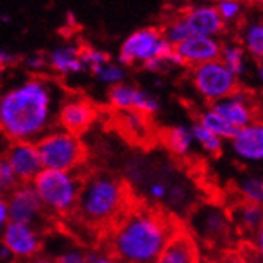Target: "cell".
Listing matches in <instances>:
<instances>
[{"instance_id": "d6986e66", "label": "cell", "mask_w": 263, "mask_h": 263, "mask_svg": "<svg viewBox=\"0 0 263 263\" xmlns=\"http://www.w3.org/2000/svg\"><path fill=\"white\" fill-rule=\"evenodd\" d=\"M233 140L235 152L248 159H263V123H255L240 129Z\"/></svg>"}, {"instance_id": "4fadbf2b", "label": "cell", "mask_w": 263, "mask_h": 263, "mask_svg": "<svg viewBox=\"0 0 263 263\" xmlns=\"http://www.w3.org/2000/svg\"><path fill=\"white\" fill-rule=\"evenodd\" d=\"M5 159L21 183H32L43 171L36 147L30 142H11L5 153Z\"/></svg>"}, {"instance_id": "f35d334b", "label": "cell", "mask_w": 263, "mask_h": 263, "mask_svg": "<svg viewBox=\"0 0 263 263\" xmlns=\"http://www.w3.org/2000/svg\"><path fill=\"white\" fill-rule=\"evenodd\" d=\"M0 261L2 263H14L16 261V258L13 257L10 249L2 241H0Z\"/></svg>"}, {"instance_id": "7bdbcfd3", "label": "cell", "mask_w": 263, "mask_h": 263, "mask_svg": "<svg viewBox=\"0 0 263 263\" xmlns=\"http://www.w3.org/2000/svg\"><path fill=\"white\" fill-rule=\"evenodd\" d=\"M199 263H216V261H214V258H211V260H210V258H205V260H203V258H200V261H199Z\"/></svg>"}, {"instance_id": "74e56055", "label": "cell", "mask_w": 263, "mask_h": 263, "mask_svg": "<svg viewBox=\"0 0 263 263\" xmlns=\"http://www.w3.org/2000/svg\"><path fill=\"white\" fill-rule=\"evenodd\" d=\"M10 222V216H8V205H7V199L0 197V233L5 229V226Z\"/></svg>"}, {"instance_id": "484cf974", "label": "cell", "mask_w": 263, "mask_h": 263, "mask_svg": "<svg viewBox=\"0 0 263 263\" xmlns=\"http://www.w3.org/2000/svg\"><path fill=\"white\" fill-rule=\"evenodd\" d=\"M21 184L5 158H0V197H8Z\"/></svg>"}, {"instance_id": "b9f144b4", "label": "cell", "mask_w": 263, "mask_h": 263, "mask_svg": "<svg viewBox=\"0 0 263 263\" xmlns=\"http://www.w3.org/2000/svg\"><path fill=\"white\" fill-rule=\"evenodd\" d=\"M0 19H2L4 22H10L11 21V17L8 14H2V16H0Z\"/></svg>"}, {"instance_id": "30bf717a", "label": "cell", "mask_w": 263, "mask_h": 263, "mask_svg": "<svg viewBox=\"0 0 263 263\" xmlns=\"http://www.w3.org/2000/svg\"><path fill=\"white\" fill-rule=\"evenodd\" d=\"M44 232L27 224L10 221L0 233L2 241L16 260H29L44 249Z\"/></svg>"}, {"instance_id": "e575fe53", "label": "cell", "mask_w": 263, "mask_h": 263, "mask_svg": "<svg viewBox=\"0 0 263 263\" xmlns=\"http://www.w3.org/2000/svg\"><path fill=\"white\" fill-rule=\"evenodd\" d=\"M87 263H117L104 251H90L87 255Z\"/></svg>"}, {"instance_id": "2e32d148", "label": "cell", "mask_w": 263, "mask_h": 263, "mask_svg": "<svg viewBox=\"0 0 263 263\" xmlns=\"http://www.w3.org/2000/svg\"><path fill=\"white\" fill-rule=\"evenodd\" d=\"M200 258L197 240L184 226L171 238L156 263H199Z\"/></svg>"}, {"instance_id": "ffe728a7", "label": "cell", "mask_w": 263, "mask_h": 263, "mask_svg": "<svg viewBox=\"0 0 263 263\" xmlns=\"http://www.w3.org/2000/svg\"><path fill=\"white\" fill-rule=\"evenodd\" d=\"M165 148L174 156L183 158L189 153L191 143H193V133L186 126H172L167 128L162 134Z\"/></svg>"}, {"instance_id": "7402d4cb", "label": "cell", "mask_w": 263, "mask_h": 263, "mask_svg": "<svg viewBox=\"0 0 263 263\" xmlns=\"http://www.w3.org/2000/svg\"><path fill=\"white\" fill-rule=\"evenodd\" d=\"M191 133H193V139L197 140L202 145V148L206 153H210L213 158H219L222 155V140H221V137H218L216 134H213L211 131H208L206 128H203L199 123L193 125Z\"/></svg>"}, {"instance_id": "ac0fdd59", "label": "cell", "mask_w": 263, "mask_h": 263, "mask_svg": "<svg viewBox=\"0 0 263 263\" xmlns=\"http://www.w3.org/2000/svg\"><path fill=\"white\" fill-rule=\"evenodd\" d=\"M47 68L62 76H73L85 73V66L81 59V47L73 44H65L55 47L46 55Z\"/></svg>"}, {"instance_id": "4dcf8cb0", "label": "cell", "mask_w": 263, "mask_h": 263, "mask_svg": "<svg viewBox=\"0 0 263 263\" xmlns=\"http://www.w3.org/2000/svg\"><path fill=\"white\" fill-rule=\"evenodd\" d=\"M216 10L221 16V19L224 21V24L230 22V21H238V24H240V14H241V5L238 2H227V0H224V2H219L216 5Z\"/></svg>"}, {"instance_id": "603a6c76", "label": "cell", "mask_w": 263, "mask_h": 263, "mask_svg": "<svg viewBox=\"0 0 263 263\" xmlns=\"http://www.w3.org/2000/svg\"><path fill=\"white\" fill-rule=\"evenodd\" d=\"M91 74L97 78L100 82L109 85V87H115L118 84H123L125 78H126V71L120 63H114L109 62L97 69L91 71Z\"/></svg>"}, {"instance_id": "8992f818", "label": "cell", "mask_w": 263, "mask_h": 263, "mask_svg": "<svg viewBox=\"0 0 263 263\" xmlns=\"http://www.w3.org/2000/svg\"><path fill=\"white\" fill-rule=\"evenodd\" d=\"M187 230L214 252H224L233 248L232 243V226L229 222L227 213L219 203L206 202L191 211Z\"/></svg>"}, {"instance_id": "7a4b0ae2", "label": "cell", "mask_w": 263, "mask_h": 263, "mask_svg": "<svg viewBox=\"0 0 263 263\" xmlns=\"http://www.w3.org/2000/svg\"><path fill=\"white\" fill-rule=\"evenodd\" d=\"M183 227L174 213L134 205L107 230L104 252L117 263H156L171 238Z\"/></svg>"}, {"instance_id": "6da1fadb", "label": "cell", "mask_w": 263, "mask_h": 263, "mask_svg": "<svg viewBox=\"0 0 263 263\" xmlns=\"http://www.w3.org/2000/svg\"><path fill=\"white\" fill-rule=\"evenodd\" d=\"M66 98L63 87L44 74H8L0 81V133L10 142L36 143L54 131Z\"/></svg>"}, {"instance_id": "60d3db41", "label": "cell", "mask_w": 263, "mask_h": 263, "mask_svg": "<svg viewBox=\"0 0 263 263\" xmlns=\"http://www.w3.org/2000/svg\"><path fill=\"white\" fill-rule=\"evenodd\" d=\"M258 71H260V78L263 79V59L258 60Z\"/></svg>"}, {"instance_id": "8d00e7d4", "label": "cell", "mask_w": 263, "mask_h": 263, "mask_svg": "<svg viewBox=\"0 0 263 263\" xmlns=\"http://www.w3.org/2000/svg\"><path fill=\"white\" fill-rule=\"evenodd\" d=\"M14 263H57L54 257H51L46 252H40L38 255L29 258V260H16Z\"/></svg>"}, {"instance_id": "f1b7e54d", "label": "cell", "mask_w": 263, "mask_h": 263, "mask_svg": "<svg viewBox=\"0 0 263 263\" xmlns=\"http://www.w3.org/2000/svg\"><path fill=\"white\" fill-rule=\"evenodd\" d=\"M246 44L248 49L258 59H263V22L254 24L246 33Z\"/></svg>"}, {"instance_id": "44dd1931", "label": "cell", "mask_w": 263, "mask_h": 263, "mask_svg": "<svg viewBox=\"0 0 263 263\" xmlns=\"http://www.w3.org/2000/svg\"><path fill=\"white\" fill-rule=\"evenodd\" d=\"M199 125H202L203 128H206L208 131H211L213 134H216L218 137H227V139H235L236 134L240 133V129H236L235 126H232L230 123H227L224 118H221L218 114H214L213 110H205L199 114L197 122Z\"/></svg>"}, {"instance_id": "e0dca14e", "label": "cell", "mask_w": 263, "mask_h": 263, "mask_svg": "<svg viewBox=\"0 0 263 263\" xmlns=\"http://www.w3.org/2000/svg\"><path fill=\"white\" fill-rule=\"evenodd\" d=\"M210 110L218 114L221 118L236 129H243L246 126L255 125V123H263V110L254 109L241 101L227 98L210 104Z\"/></svg>"}, {"instance_id": "3957f363", "label": "cell", "mask_w": 263, "mask_h": 263, "mask_svg": "<svg viewBox=\"0 0 263 263\" xmlns=\"http://www.w3.org/2000/svg\"><path fill=\"white\" fill-rule=\"evenodd\" d=\"M131 206L128 184L115 175L98 172L84 178L74 214L85 226L107 232Z\"/></svg>"}, {"instance_id": "d6a6232c", "label": "cell", "mask_w": 263, "mask_h": 263, "mask_svg": "<svg viewBox=\"0 0 263 263\" xmlns=\"http://www.w3.org/2000/svg\"><path fill=\"white\" fill-rule=\"evenodd\" d=\"M24 66L29 74H43V71L47 69V59L44 54H32L24 59Z\"/></svg>"}, {"instance_id": "836d02e7", "label": "cell", "mask_w": 263, "mask_h": 263, "mask_svg": "<svg viewBox=\"0 0 263 263\" xmlns=\"http://www.w3.org/2000/svg\"><path fill=\"white\" fill-rule=\"evenodd\" d=\"M214 261L216 263H245L243 258L236 254L235 248H230V249L218 254V257H214Z\"/></svg>"}, {"instance_id": "d590c367", "label": "cell", "mask_w": 263, "mask_h": 263, "mask_svg": "<svg viewBox=\"0 0 263 263\" xmlns=\"http://www.w3.org/2000/svg\"><path fill=\"white\" fill-rule=\"evenodd\" d=\"M16 62H17V57L13 52L7 49H0V71H2V73L8 68H11Z\"/></svg>"}, {"instance_id": "ba28073f", "label": "cell", "mask_w": 263, "mask_h": 263, "mask_svg": "<svg viewBox=\"0 0 263 263\" xmlns=\"http://www.w3.org/2000/svg\"><path fill=\"white\" fill-rule=\"evenodd\" d=\"M191 81L210 104L233 97L241 87L236 76H233L219 60L191 68Z\"/></svg>"}, {"instance_id": "1f68e13d", "label": "cell", "mask_w": 263, "mask_h": 263, "mask_svg": "<svg viewBox=\"0 0 263 263\" xmlns=\"http://www.w3.org/2000/svg\"><path fill=\"white\" fill-rule=\"evenodd\" d=\"M145 187H147V196H148V199L152 202L158 203V202L165 200L167 191H169V183L164 181V180H153Z\"/></svg>"}, {"instance_id": "8fae6325", "label": "cell", "mask_w": 263, "mask_h": 263, "mask_svg": "<svg viewBox=\"0 0 263 263\" xmlns=\"http://www.w3.org/2000/svg\"><path fill=\"white\" fill-rule=\"evenodd\" d=\"M109 103L120 112H139L145 117H152L161 109L159 100L147 90L137 88L131 84H118L109 90Z\"/></svg>"}, {"instance_id": "5bb4252c", "label": "cell", "mask_w": 263, "mask_h": 263, "mask_svg": "<svg viewBox=\"0 0 263 263\" xmlns=\"http://www.w3.org/2000/svg\"><path fill=\"white\" fill-rule=\"evenodd\" d=\"M177 55L183 66L196 68L203 63L216 62L221 59L222 44L214 38L208 36H193L177 46H174Z\"/></svg>"}, {"instance_id": "f546056e", "label": "cell", "mask_w": 263, "mask_h": 263, "mask_svg": "<svg viewBox=\"0 0 263 263\" xmlns=\"http://www.w3.org/2000/svg\"><path fill=\"white\" fill-rule=\"evenodd\" d=\"M238 189H240V193L249 202L263 206V181H260V180H248Z\"/></svg>"}, {"instance_id": "277c9868", "label": "cell", "mask_w": 263, "mask_h": 263, "mask_svg": "<svg viewBox=\"0 0 263 263\" xmlns=\"http://www.w3.org/2000/svg\"><path fill=\"white\" fill-rule=\"evenodd\" d=\"M82 181L78 172L43 169L30 184L51 218H68L76 211Z\"/></svg>"}, {"instance_id": "ab89813d", "label": "cell", "mask_w": 263, "mask_h": 263, "mask_svg": "<svg viewBox=\"0 0 263 263\" xmlns=\"http://www.w3.org/2000/svg\"><path fill=\"white\" fill-rule=\"evenodd\" d=\"M252 243L255 245V248L258 249L260 255L263 257V224H261V227L258 229V232H257L255 238H254V240H252Z\"/></svg>"}, {"instance_id": "7c38bea8", "label": "cell", "mask_w": 263, "mask_h": 263, "mask_svg": "<svg viewBox=\"0 0 263 263\" xmlns=\"http://www.w3.org/2000/svg\"><path fill=\"white\" fill-rule=\"evenodd\" d=\"M97 115H98L97 106L87 98L66 97L59 110L57 126L71 134L81 136L91 126Z\"/></svg>"}, {"instance_id": "52a82bcc", "label": "cell", "mask_w": 263, "mask_h": 263, "mask_svg": "<svg viewBox=\"0 0 263 263\" xmlns=\"http://www.w3.org/2000/svg\"><path fill=\"white\" fill-rule=\"evenodd\" d=\"M174 51V46L165 41L161 29L143 27L125 38L118 51V63L122 66H145L152 60L167 57ZM169 65V63H167Z\"/></svg>"}, {"instance_id": "d4e9b609", "label": "cell", "mask_w": 263, "mask_h": 263, "mask_svg": "<svg viewBox=\"0 0 263 263\" xmlns=\"http://www.w3.org/2000/svg\"><path fill=\"white\" fill-rule=\"evenodd\" d=\"M87 255L88 251H84L78 245L68 243L65 246H60L59 251L51 257H54L57 263H87Z\"/></svg>"}, {"instance_id": "83f0119b", "label": "cell", "mask_w": 263, "mask_h": 263, "mask_svg": "<svg viewBox=\"0 0 263 263\" xmlns=\"http://www.w3.org/2000/svg\"><path fill=\"white\" fill-rule=\"evenodd\" d=\"M81 59L85 66V71H88V73L110 62L107 52L95 49V47H81Z\"/></svg>"}, {"instance_id": "5b68a950", "label": "cell", "mask_w": 263, "mask_h": 263, "mask_svg": "<svg viewBox=\"0 0 263 263\" xmlns=\"http://www.w3.org/2000/svg\"><path fill=\"white\" fill-rule=\"evenodd\" d=\"M43 169L76 172L87 159V148L79 136L55 128L36 143Z\"/></svg>"}, {"instance_id": "cb8c5ba5", "label": "cell", "mask_w": 263, "mask_h": 263, "mask_svg": "<svg viewBox=\"0 0 263 263\" xmlns=\"http://www.w3.org/2000/svg\"><path fill=\"white\" fill-rule=\"evenodd\" d=\"M219 62L233 76H238L243 71V47L240 44H222Z\"/></svg>"}, {"instance_id": "9a60e30c", "label": "cell", "mask_w": 263, "mask_h": 263, "mask_svg": "<svg viewBox=\"0 0 263 263\" xmlns=\"http://www.w3.org/2000/svg\"><path fill=\"white\" fill-rule=\"evenodd\" d=\"M191 36H208L219 35L226 30V24L221 19L216 7L202 5L191 7L180 11Z\"/></svg>"}, {"instance_id": "4316f807", "label": "cell", "mask_w": 263, "mask_h": 263, "mask_svg": "<svg viewBox=\"0 0 263 263\" xmlns=\"http://www.w3.org/2000/svg\"><path fill=\"white\" fill-rule=\"evenodd\" d=\"M147 120L148 117L142 115L139 112H122V126L125 128V131L128 134H136V136H143L145 134V129H147Z\"/></svg>"}, {"instance_id": "9c48e42d", "label": "cell", "mask_w": 263, "mask_h": 263, "mask_svg": "<svg viewBox=\"0 0 263 263\" xmlns=\"http://www.w3.org/2000/svg\"><path fill=\"white\" fill-rule=\"evenodd\" d=\"M7 205L10 221L13 222L33 226L44 232L51 219L30 183H21L7 197Z\"/></svg>"}]
</instances>
